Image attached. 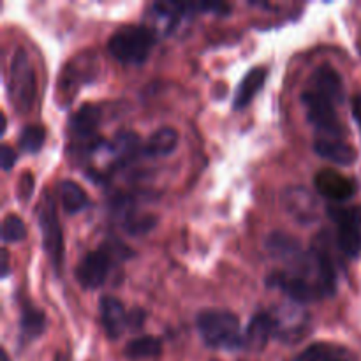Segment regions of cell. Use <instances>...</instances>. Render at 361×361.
I'll use <instances>...</instances> for the list:
<instances>
[{
  "mask_svg": "<svg viewBox=\"0 0 361 361\" xmlns=\"http://www.w3.org/2000/svg\"><path fill=\"white\" fill-rule=\"evenodd\" d=\"M180 136L173 127H161L148 137L143 148V154L148 157H166L173 154L178 147Z\"/></svg>",
  "mask_w": 361,
  "mask_h": 361,
  "instance_id": "obj_17",
  "label": "cell"
},
{
  "mask_svg": "<svg viewBox=\"0 0 361 361\" xmlns=\"http://www.w3.org/2000/svg\"><path fill=\"white\" fill-rule=\"evenodd\" d=\"M351 111H353V116H355L356 122L361 126V94H356L355 97H353Z\"/></svg>",
  "mask_w": 361,
  "mask_h": 361,
  "instance_id": "obj_28",
  "label": "cell"
},
{
  "mask_svg": "<svg viewBox=\"0 0 361 361\" xmlns=\"http://www.w3.org/2000/svg\"><path fill=\"white\" fill-rule=\"evenodd\" d=\"M310 83H312L314 92L324 95L326 99H330L331 102H342L345 97V88L342 76L334 69L331 66L324 63V66L317 67L314 71L312 78H310Z\"/></svg>",
  "mask_w": 361,
  "mask_h": 361,
  "instance_id": "obj_12",
  "label": "cell"
},
{
  "mask_svg": "<svg viewBox=\"0 0 361 361\" xmlns=\"http://www.w3.org/2000/svg\"><path fill=\"white\" fill-rule=\"evenodd\" d=\"M296 361H351V355L338 345L317 342L309 345Z\"/></svg>",
  "mask_w": 361,
  "mask_h": 361,
  "instance_id": "obj_20",
  "label": "cell"
},
{
  "mask_svg": "<svg viewBox=\"0 0 361 361\" xmlns=\"http://www.w3.org/2000/svg\"><path fill=\"white\" fill-rule=\"evenodd\" d=\"M0 358H2V361H11L9 356H7V353L4 351V349H2V351H0Z\"/></svg>",
  "mask_w": 361,
  "mask_h": 361,
  "instance_id": "obj_31",
  "label": "cell"
},
{
  "mask_svg": "<svg viewBox=\"0 0 361 361\" xmlns=\"http://www.w3.org/2000/svg\"><path fill=\"white\" fill-rule=\"evenodd\" d=\"M34 187H35L34 175L25 171L23 175L20 176V182H18V200H20L23 204L27 203V201H30L32 194H34Z\"/></svg>",
  "mask_w": 361,
  "mask_h": 361,
  "instance_id": "obj_25",
  "label": "cell"
},
{
  "mask_svg": "<svg viewBox=\"0 0 361 361\" xmlns=\"http://www.w3.org/2000/svg\"><path fill=\"white\" fill-rule=\"evenodd\" d=\"M27 236L25 222L18 215L9 214L2 222V240L6 243H16Z\"/></svg>",
  "mask_w": 361,
  "mask_h": 361,
  "instance_id": "obj_24",
  "label": "cell"
},
{
  "mask_svg": "<svg viewBox=\"0 0 361 361\" xmlns=\"http://www.w3.org/2000/svg\"><path fill=\"white\" fill-rule=\"evenodd\" d=\"M16 161H18L16 152H14L11 147H7V145H4V147L0 148V166H2L4 171H11L13 166L16 164Z\"/></svg>",
  "mask_w": 361,
  "mask_h": 361,
  "instance_id": "obj_26",
  "label": "cell"
},
{
  "mask_svg": "<svg viewBox=\"0 0 361 361\" xmlns=\"http://www.w3.org/2000/svg\"><path fill=\"white\" fill-rule=\"evenodd\" d=\"M267 286L270 288H279L296 303H310L314 300L321 298L316 286L309 282V279L300 277V275L288 274V271H275L268 275Z\"/></svg>",
  "mask_w": 361,
  "mask_h": 361,
  "instance_id": "obj_9",
  "label": "cell"
},
{
  "mask_svg": "<svg viewBox=\"0 0 361 361\" xmlns=\"http://www.w3.org/2000/svg\"><path fill=\"white\" fill-rule=\"evenodd\" d=\"M264 81H267V71L263 67H254L249 73L243 76V80L240 81L238 90H236L235 99H233V108L235 109H243L252 102V99L263 88Z\"/></svg>",
  "mask_w": 361,
  "mask_h": 361,
  "instance_id": "obj_15",
  "label": "cell"
},
{
  "mask_svg": "<svg viewBox=\"0 0 361 361\" xmlns=\"http://www.w3.org/2000/svg\"><path fill=\"white\" fill-rule=\"evenodd\" d=\"M314 150L319 157L326 159V161L334 162L338 166H351L356 162V150L351 145L344 143L341 140H319L314 143Z\"/></svg>",
  "mask_w": 361,
  "mask_h": 361,
  "instance_id": "obj_16",
  "label": "cell"
},
{
  "mask_svg": "<svg viewBox=\"0 0 361 361\" xmlns=\"http://www.w3.org/2000/svg\"><path fill=\"white\" fill-rule=\"evenodd\" d=\"M196 326L208 348L238 351L245 348L240 334V319L229 310H203L196 317Z\"/></svg>",
  "mask_w": 361,
  "mask_h": 361,
  "instance_id": "obj_1",
  "label": "cell"
},
{
  "mask_svg": "<svg viewBox=\"0 0 361 361\" xmlns=\"http://www.w3.org/2000/svg\"><path fill=\"white\" fill-rule=\"evenodd\" d=\"M161 341L152 335H145V337H137L130 341L126 345V356L130 361H140V360H150L155 356L161 355Z\"/></svg>",
  "mask_w": 361,
  "mask_h": 361,
  "instance_id": "obj_21",
  "label": "cell"
},
{
  "mask_svg": "<svg viewBox=\"0 0 361 361\" xmlns=\"http://www.w3.org/2000/svg\"><path fill=\"white\" fill-rule=\"evenodd\" d=\"M46 140V130L41 126H27L20 133V148L27 154H37Z\"/></svg>",
  "mask_w": 361,
  "mask_h": 361,
  "instance_id": "obj_23",
  "label": "cell"
},
{
  "mask_svg": "<svg viewBox=\"0 0 361 361\" xmlns=\"http://www.w3.org/2000/svg\"><path fill=\"white\" fill-rule=\"evenodd\" d=\"M99 120H101V109L95 104H83L69 118V129L81 141L94 140L95 129L99 127Z\"/></svg>",
  "mask_w": 361,
  "mask_h": 361,
  "instance_id": "obj_14",
  "label": "cell"
},
{
  "mask_svg": "<svg viewBox=\"0 0 361 361\" xmlns=\"http://www.w3.org/2000/svg\"><path fill=\"white\" fill-rule=\"evenodd\" d=\"M9 275V254L7 250H2V279Z\"/></svg>",
  "mask_w": 361,
  "mask_h": 361,
  "instance_id": "obj_29",
  "label": "cell"
},
{
  "mask_svg": "<svg viewBox=\"0 0 361 361\" xmlns=\"http://www.w3.org/2000/svg\"><path fill=\"white\" fill-rule=\"evenodd\" d=\"M155 46V35L150 28L129 25L116 30L109 37L108 49L118 62L129 63V66H140Z\"/></svg>",
  "mask_w": 361,
  "mask_h": 361,
  "instance_id": "obj_2",
  "label": "cell"
},
{
  "mask_svg": "<svg viewBox=\"0 0 361 361\" xmlns=\"http://www.w3.org/2000/svg\"><path fill=\"white\" fill-rule=\"evenodd\" d=\"M53 361H71V360H69V356L63 355V353H59V355L55 356V360H53Z\"/></svg>",
  "mask_w": 361,
  "mask_h": 361,
  "instance_id": "obj_30",
  "label": "cell"
},
{
  "mask_svg": "<svg viewBox=\"0 0 361 361\" xmlns=\"http://www.w3.org/2000/svg\"><path fill=\"white\" fill-rule=\"evenodd\" d=\"M99 312H101V323L106 335L109 338H120L123 331L129 328V314L120 300L113 296H102L99 302Z\"/></svg>",
  "mask_w": 361,
  "mask_h": 361,
  "instance_id": "obj_11",
  "label": "cell"
},
{
  "mask_svg": "<svg viewBox=\"0 0 361 361\" xmlns=\"http://www.w3.org/2000/svg\"><path fill=\"white\" fill-rule=\"evenodd\" d=\"M282 204L286 212L300 224H312L319 219V204L307 187H288L282 192Z\"/></svg>",
  "mask_w": 361,
  "mask_h": 361,
  "instance_id": "obj_7",
  "label": "cell"
},
{
  "mask_svg": "<svg viewBox=\"0 0 361 361\" xmlns=\"http://www.w3.org/2000/svg\"><path fill=\"white\" fill-rule=\"evenodd\" d=\"M277 331V319L270 314L259 312L250 319L245 334V348L261 349L268 344L271 335Z\"/></svg>",
  "mask_w": 361,
  "mask_h": 361,
  "instance_id": "obj_13",
  "label": "cell"
},
{
  "mask_svg": "<svg viewBox=\"0 0 361 361\" xmlns=\"http://www.w3.org/2000/svg\"><path fill=\"white\" fill-rule=\"evenodd\" d=\"M59 192L60 201H62V208L66 214L76 215L88 207L87 192L81 189L80 183L73 182V180H63L59 187Z\"/></svg>",
  "mask_w": 361,
  "mask_h": 361,
  "instance_id": "obj_18",
  "label": "cell"
},
{
  "mask_svg": "<svg viewBox=\"0 0 361 361\" xmlns=\"http://www.w3.org/2000/svg\"><path fill=\"white\" fill-rule=\"evenodd\" d=\"M317 192L330 201H348L356 194L355 180L348 178L335 169H321L314 176Z\"/></svg>",
  "mask_w": 361,
  "mask_h": 361,
  "instance_id": "obj_10",
  "label": "cell"
},
{
  "mask_svg": "<svg viewBox=\"0 0 361 361\" xmlns=\"http://www.w3.org/2000/svg\"><path fill=\"white\" fill-rule=\"evenodd\" d=\"M46 330V316L42 310L35 309L34 305H25L21 309V319H20V331L21 338L25 342L35 341L37 337H41Z\"/></svg>",
  "mask_w": 361,
  "mask_h": 361,
  "instance_id": "obj_19",
  "label": "cell"
},
{
  "mask_svg": "<svg viewBox=\"0 0 361 361\" xmlns=\"http://www.w3.org/2000/svg\"><path fill=\"white\" fill-rule=\"evenodd\" d=\"M111 268V257L106 250H92L76 267V279L81 288L97 289L106 282Z\"/></svg>",
  "mask_w": 361,
  "mask_h": 361,
  "instance_id": "obj_8",
  "label": "cell"
},
{
  "mask_svg": "<svg viewBox=\"0 0 361 361\" xmlns=\"http://www.w3.org/2000/svg\"><path fill=\"white\" fill-rule=\"evenodd\" d=\"M328 215L337 224L338 249L348 257L361 256V207H328Z\"/></svg>",
  "mask_w": 361,
  "mask_h": 361,
  "instance_id": "obj_5",
  "label": "cell"
},
{
  "mask_svg": "<svg viewBox=\"0 0 361 361\" xmlns=\"http://www.w3.org/2000/svg\"><path fill=\"white\" fill-rule=\"evenodd\" d=\"M37 222L42 236V249L48 254L53 267L60 270L63 261V236L59 222V215H56L55 200H53L48 190L44 192V197H42L41 204H39Z\"/></svg>",
  "mask_w": 361,
  "mask_h": 361,
  "instance_id": "obj_4",
  "label": "cell"
},
{
  "mask_svg": "<svg viewBox=\"0 0 361 361\" xmlns=\"http://www.w3.org/2000/svg\"><path fill=\"white\" fill-rule=\"evenodd\" d=\"M7 92H9L13 108L21 115L27 113L35 101V92H37L35 74L30 66V60H28V55L21 48L18 49L16 55L13 56V62H11Z\"/></svg>",
  "mask_w": 361,
  "mask_h": 361,
  "instance_id": "obj_3",
  "label": "cell"
},
{
  "mask_svg": "<svg viewBox=\"0 0 361 361\" xmlns=\"http://www.w3.org/2000/svg\"><path fill=\"white\" fill-rule=\"evenodd\" d=\"M140 136H137L136 133L122 130V133L116 134V137L113 140L111 150L122 164H127V162H130L137 154H140Z\"/></svg>",
  "mask_w": 361,
  "mask_h": 361,
  "instance_id": "obj_22",
  "label": "cell"
},
{
  "mask_svg": "<svg viewBox=\"0 0 361 361\" xmlns=\"http://www.w3.org/2000/svg\"><path fill=\"white\" fill-rule=\"evenodd\" d=\"M143 323H145V312L143 309H133L129 312V324H130V330H140V328H143Z\"/></svg>",
  "mask_w": 361,
  "mask_h": 361,
  "instance_id": "obj_27",
  "label": "cell"
},
{
  "mask_svg": "<svg viewBox=\"0 0 361 361\" xmlns=\"http://www.w3.org/2000/svg\"><path fill=\"white\" fill-rule=\"evenodd\" d=\"M302 102L307 109V118L314 127H317L323 133L331 134V136H342L344 134V127L338 122L335 104L330 99L310 90L303 92Z\"/></svg>",
  "mask_w": 361,
  "mask_h": 361,
  "instance_id": "obj_6",
  "label": "cell"
}]
</instances>
